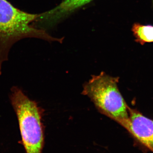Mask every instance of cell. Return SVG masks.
Wrapping results in <instances>:
<instances>
[{"mask_svg":"<svg viewBox=\"0 0 153 153\" xmlns=\"http://www.w3.org/2000/svg\"><path fill=\"white\" fill-rule=\"evenodd\" d=\"M39 16L16 8L7 0H0V75L2 64L8 60L9 51L15 43L25 38L50 39L44 31L32 25Z\"/></svg>","mask_w":153,"mask_h":153,"instance_id":"obj_1","label":"cell"},{"mask_svg":"<svg viewBox=\"0 0 153 153\" xmlns=\"http://www.w3.org/2000/svg\"><path fill=\"white\" fill-rule=\"evenodd\" d=\"M10 99L18 119L22 143L26 153H42L44 145L42 111L20 88H11Z\"/></svg>","mask_w":153,"mask_h":153,"instance_id":"obj_2","label":"cell"},{"mask_svg":"<svg viewBox=\"0 0 153 153\" xmlns=\"http://www.w3.org/2000/svg\"><path fill=\"white\" fill-rule=\"evenodd\" d=\"M118 78L101 72L84 85L82 93L99 110L124 127L128 119L129 107L117 86Z\"/></svg>","mask_w":153,"mask_h":153,"instance_id":"obj_3","label":"cell"},{"mask_svg":"<svg viewBox=\"0 0 153 153\" xmlns=\"http://www.w3.org/2000/svg\"><path fill=\"white\" fill-rule=\"evenodd\" d=\"M124 128L137 141L153 153V120L129 107L128 119Z\"/></svg>","mask_w":153,"mask_h":153,"instance_id":"obj_4","label":"cell"},{"mask_svg":"<svg viewBox=\"0 0 153 153\" xmlns=\"http://www.w3.org/2000/svg\"><path fill=\"white\" fill-rule=\"evenodd\" d=\"M91 0H64L54 8L40 14L39 20L55 22L59 21L77 9L85 5Z\"/></svg>","mask_w":153,"mask_h":153,"instance_id":"obj_5","label":"cell"},{"mask_svg":"<svg viewBox=\"0 0 153 153\" xmlns=\"http://www.w3.org/2000/svg\"><path fill=\"white\" fill-rule=\"evenodd\" d=\"M132 30L138 43L144 45L146 43L153 42V26L135 24Z\"/></svg>","mask_w":153,"mask_h":153,"instance_id":"obj_6","label":"cell"}]
</instances>
